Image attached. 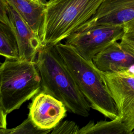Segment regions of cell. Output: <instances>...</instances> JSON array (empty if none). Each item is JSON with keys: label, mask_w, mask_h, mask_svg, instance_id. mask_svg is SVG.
Segmentation results:
<instances>
[{"label": "cell", "mask_w": 134, "mask_h": 134, "mask_svg": "<svg viewBox=\"0 0 134 134\" xmlns=\"http://www.w3.org/2000/svg\"><path fill=\"white\" fill-rule=\"evenodd\" d=\"M35 61L41 77L42 91L61 101L68 111L88 116L91 107L55 46L42 44Z\"/></svg>", "instance_id": "1"}, {"label": "cell", "mask_w": 134, "mask_h": 134, "mask_svg": "<svg viewBox=\"0 0 134 134\" xmlns=\"http://www.w3.org/2000/svg\"><path fill=\"white\" fill-rule=\"evenodd\" d=\"M55 46L91 107L110 120L117 118L115 103L93 61L83 58L65 43L60 42Z\"/></svg>", "instance_id": "2"}, {"label": "cell", "mask_w": 134, "mask_h": 134, "mask_svg": "<svg viewBox=\"0 0 134 134\" xmlns=\"http://www.w3.org/2000/svg\"><path fill=\"white\" fill-rule=\"evenodd\" d=\"M105 0H48L41 39L55 45L87 22Z\"/></svg>", "instance_id": "3"}, {"label": "cell", "mask_w": 134, "mask_h": 134, "mask_svg": "<svg viewBox=\"0 0 134 134\" xmlns=\"http://www.w3.org/2000/svg\"><path fill=\"white\" fill-rule=\"evenodd\" d=\"M41 88L35 61L5 59L0 66V111L6 115L17 110Z\"/></svg>", "instance_id": "4"}, {"label": "cell", "mask_w": 134, "mask_h": 134, "mask_svg": "<svg viewBox=\"0 0 134 134\" xmlns=\"http://www.w3.org/2000/svg\"><path fill=\"white\" fill-rule=\"evenodd\" d=\"M124 25H95L80 27L65 40L83 58L92 60L110 43L120 40L125 34Z\"/></svg>", "instance_id": "5"}, {"label": "cell", "mask_w": 134, "mask_h": 134, "mask_svg": "<svg viewBox=\"0 0 134 134\" xmlns=\"http://www.w3.org/2000/svg\"><path fill=\"white\" fill-rule=\"evenodd\" d=\"M103 81L117 110V118L121 120L132 134L134 130V75L124 71L104 73L100 71Z\"/></svg>", "instance_id": "6"}, {"label": "cell", "mask_w": 134, "mask_h": 134, "mask_svg": "<svg viewBox=\"0 0 134 134\" xmlns=\"http://www.w3.org/2000/svg\"><path fill=\"white\" fill-rule=\"evenodd\" d=\"M28 116L40 129L52 130L65 117L68 110L63 103L42 91L32 99Z\"/></svg>", "instance_id": "7"}, {"label": "cell", "mask_w": 134, "mask_h": 134, "mask_svg": "<svg viewBox=\"0 0 134 134\" xmlns=\"http://www.w3.org/2000/svg\"><path fill=\"white\" fill-rule=\"evenodd\" d=\"M5 6L9 22L15 31L19 49L20 59L35 61L42 43L40 36L34 32L18 12L5 0H0Z\"/></svg>", "instance_id": "8"}, {"label": "cell", "mask_w": 134, "mask_h": 134, "mask_svg": "<svg viewBox=\"0 0 134 134\" xmlns=\"http://www.w3.org/2000/svg\"><path fill=\"white\" fill-rule=\"evenodd\" d=\"M133 18L134 0H105L95 14L81 27L124 25Z\"/></svg>", "instance_id": "9"}, {"label": "cell", "mask_w": 134, "mask_h": 134, "mask_svg": "<svg viewBox=\"0 0 134 134\" xmlns=\"http://www.w3.org/2000/svg\"><path fill=\"white\" fill-rule=\"evenodd\" d=\"M117 41L110 43L93 59V62L99 71L104 73L122 72L134 64V54Z\"/></svg>", "instance_id": "10"}, {"label": "cell", "mask_w": 134, "mask_h": 134, "mask_svg": "<svg viewBox=\"0 0 134 134\" xmlns=\"http://www.w3.org/2000/svg\"><path fill=\"white\" fill-rule=\"evenodd\" d=\"M20 15L32 30L40 38L43 30L46 3L43 1L5 0Z\"/></svg>", "instance_id": "11"}, {"label": "cell", "mask_w": 134, "mask_h": 134, "mask_svg": "<svg viewBox=\"0 0 134 134\" xmlns=\"http://www.w3.org/2000/svg\"><path fill=\"white\" fill-rule=\"evenodd\" d=\"M0 54L7 59H20L17 39L9 18L0 21Z\"/></svg>", "instance_id": "12"}, {"label": "cell", "mask_w": 134, "mask_h": 134, "mask_svg": "<svg viewBox=\"0 0 134 134\" xmlns=\"http://www.w3.org/2000/svg\"><path fill=\"white\" fill-rule=\"evenodd\" d=\"M78 134H132L119 119L111 121H99L95 124L90 121L80 129Z\"/></svg>", "instance_id": "13"}, {"label": "cell", "mask_w": 134, "mask_h": 134, "mask_svg": "<svg viewBox=\"0 0 134 134\" xmlns=\"http://www.w3.org/2000/svg\"><path fill=\"white\" fill-rule=\"evenodd\" d=\"M52 130H44L39 128L29 116L20 125L11 129H0L1 134H47Z\"/></svg>", "instance_id": "14"}, {"label": "cell", "mask_w": 134, "mask_h": 134, "mask_svg": "<svg viewBox=\"0 0 134 134\" xmlns=\"http://www.w3.org/2000/svg\"><path fill=\"white\" fill-rule=\"evenodd\" d=\"M79 127L72 121H61L51 131V134H78Z\"/></svg>", "instance_id": "15"}, {"label": "cell", "mask_w": 134, "mask_h": 134, "mask_svg": "<svg viewBox=\"0 0 134 134\" xmlns=\"http://www.w3.org/2000/svg\"><path fill=\"white\" fill-rule=\"evenodd\" d=\"M120 43L125 49L134 54V39L128 38L124 35Z\"/></svg>", "instance_id": "16"}, {"label": "cell", "mask_w": 134, "mask_h": 134, "mask_svg": "<svg viewBox=\"0 0 134 134\" xmlns=\"http://www.w3.org/2000/svg\"><path fill=\"white\" fill-rule=\"evenodd\" d=\"M125 28V32L134 31V18L124 24Z\"/></svg>", "instance_id": "17"}, {"label": "cell", "mask_w": 134, "mask_h": 134, "mask_svg": "<svg viewBox=\"0 0 134 134\" xmlns=\"http://www.w3.org/2000/svg\"><path fill=\"white\" fill-rule=\"evenodd\" d=\"M1 119H0V128L1 129L6 128V117L7 115L1 112Z\"/></svg>", "instance_id": "18"}, {"label": "cell", "mask_w": 134, "mask_h": 134, "mask_svg": "<svg viewBox=\"0 0 134 134\" xmlns=\"http://www.w3.org/2000/svg\"><path fill=\"white\" fill-rule=\"evenodd\" d=\"M124 35L128 38H131L134 39V31L133 32H125Z\"/></svg>", "instance_id": "19"}, {"label": "cell", "mask_w": 134, "mask_h": 134, "mask_svg": "<svg viewBox=\"0 0 134 134\" xmlns=\"http://www.w3.org/2000/svg\"><path fill=\"white\" fill-rule=\"evenodd\" d=\"M126 71L134 75V64H132L131 66H130Z\"/></svg>", "instance_id": "20"}, {"label": "cell", "mask_w": 134, "mask_h": 134, "mask_svg": "<svg viewBox=\"0 0 134 134\" xmlns=\"http://www.w3.org/2000/svg\"><path fill=\"white\" fill-rule=\"evenodd\" d=\"M31 1H37V2H39V1H41L42 0H31Z\"/></svg>", "instance_id": "21"}, {"label": "cell", "mask_w": 134, "mask_h": 134, "mask_svg": "<svg viewBox=\"0 0 134 134\" xmlns=\"http://www.w3.org/2000/svg\"><path fill=\"white\" fill-rule=\"evenodd\" d=\"M132 134H134V130L132 131Z\"/></svg>", "instance_id": "22"}]
</instances>
